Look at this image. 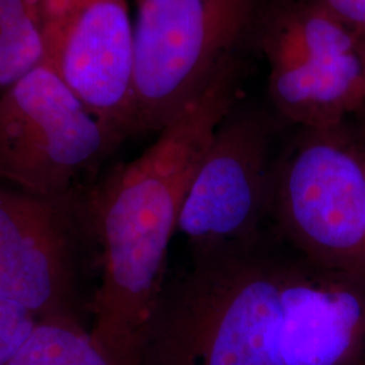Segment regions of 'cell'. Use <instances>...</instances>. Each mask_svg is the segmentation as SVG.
Listing matches in <instances>:
<instances>
[{
    "label": "cell",
    "mask_w": 365,
    "mask_h": 365,
    "mask_svg": "<svg viewBox=\"0 0 365 365\" xmlns=\"http://www.w3.org/2000/svg\"><path fill=\"white\" fill-rule=\"evenodd\" d=\"M238 91L233 58L141 156L114 167L84 194L99 265L90 331L119 365H141L184 197Z\"/></svg>",
    "instance_id": "cell-1"
},
{
    "label": "cell",
    "mask_w": 365,
    "mask_h": 365,
    "mask_svg": "<svg viewBox=\"0 0 365 365\" xmlns=\"http://www.w3.org/2000/svg\"><path fill=\"white\" fill-rule=\"evenodd\" d=\"M322 272L271 227L194 249L191 265L165 280L141 365H286Z\"/></svg>",
    "instance_id": "cell-2"
},
{
    "label": "cell",
    "mask_w": 365,
    "mask_h": 365,
    "mask_svg": "<svg viewBox=\"0 0 365 365\" xmlns=\"http://www.w3.org/2000/svg\"><path fill=\"white\" fill-rule=\"evenodd\" d=\"M268 221L307 260L365 279V135L354 122L300 128L274 163Z\"/></svg>",
    "instance_id": "cell-3"
},
{
    "label": "cell",
    "mask_w": 365,
    "mask_h": 365,
    "mask_svg": "<svg viewBox=\"0 0 365 365\" xmlns=\"http://www.w3.org/2000/svg\"><path fill=\"white\" fill-rule=\"evenodd\" d=\"M260 0H143L133 41L131 134L160 133L233 60Z\"/></svg>",
    "instance_id": "cell-4"
},
{
    "label": "cell",
    "mask_w": 365,
    "mask_h": 365,
    "mask_svg": "<svg viewBox=\"0 0 365 365\" xmlns=\"http://www.w3.org/2000/svg\"><path fill=\"white\" fill-rule=\"evenodd\" d=\"M96 250L84 194L43 196L0 182V294L38 321L83 322V276Z\"/></svg>",
    "instance_id": "cell-5"
},
{
    "label": "cell",
    "mask_w": 365,
    "mask_h": 365,
    "mask_svg": "<svg viewBox=\"0 0 365 365\" xmlns=\"http://www.w3.org/2000/svg\"><path fill=\"white\" fill-rule=\"evenodd\" d=\"M118 143L48 66L0 93V182L43 196L75 192Z\"/></svg>",
    "instance_id": "cell-6"
},
{
    "label": "cell",
    "mask_w": 365,
    "mask_h": 365,
    "mask_svg": "<svg viewBox=\"0 0 365 365\" xmlns=\"http://www.w3.org/2000/svg\"><path fill=\"white\" fill-rule=\"evenodd\" d=\"M48 66L118 144L131 137L134 26L126 0H37Z\"/></svg>",
    "instance_id": "cell-7"
},
{
    "label": "cell",
    "mask_w": 365,
    "mask_h": 365,
    "mask_svg": "<svg viewBox=\"0 0 365 365\" xmlns=\"http://www.w3.org/2000/svg\"><path fill=\"white\" fill-rule=\"evenodd\" d=\"M264 118L235 113L222 120L188 187L178 232L194 249L249 240L268 221L274 164Z\"/></svg>",
    "instance_id": "cell-8"
},
{
    "label": "cell",
    "mask_w": 365,
    "mask_h": 365,
    "mask_svg": "<svg viewBox=\"0 0 365 365\" xmlns=\"http://www.w3.org/2000/svg\"><path fill=\"white\" fill-rule=\"evenodd\" d=\"M276 110L300 128H327L353 117L365 103V43L351 52L271 68Z\"/></svg>",
    "instance_id": "cell-9"
},
{
    "label": "cell",
    "mask_w": 365,
    "mask_h": 365,
    "mask_svg": "<svg viewBox=\"0 0 365 365\" xmlns=\"http://www.w3.org/2000/svg\"><path fill=\"white\" fill-rule=\"evenodd\" d=\"M261 43L271 68H282L351 52L363 38L313 1L298 0L269 13Z\"/></svg>",
    "instance_id": "cell-10"
},
{
    "label": "cell",
    "mask_w": 365,
    "mask_h": 365,
    "mask_svg": "<svg viewBox=\"0 0 365 365\" xmlns=\"http://www.w3.org/2000/svg\"><path fill=\"white\" fill-rule=\"evenodd\" d=\"M6 365H119L92 339L84 324L38 321Z\"/></svg>",
    "instance_id": "cell-11"
},
{
    "label": "cell",
    "mask_w": 365,
    "mask_h": 365,
    "mask_svg": "<svg viewBox=\"0 0 365 365\" xmlns=\"http://www.w3.org/2000/svg\"><path fill=\"white\" fill-rule=\"evenodd\" d=\"M42 60L37 0H0V93Z\"/></svg>",
    "instance_id": "cell-12"
},
{
    "label": "cell",
    "mask_w": 365,
    "mask_h": 365,
    "mask_svg": "<svg viewBox=\"0 0 365 365\" xmlns=\"http://www.w3.org/2000/svg\"><path fill=\"white\" fill-rule=\"evenodd\" d=\"M38 319L24 306L0 294V365H6L24 345Z\"/></svg>",
    "instance_id": "cell-13"
},
{
    "label": "cell",
    "mask_w": 365,
    "mask_h": 365,
    "mask_svg": "<svg viewBox=\"0 0 365 365\" xmlns=\"http://www.w3.org/2000/svg\"><path fill=\"white\" fill-rule=\"evenodd\" d=\"M365 38V0H310Z\"/></svg>",
    "instance_id": "cell-14"
},
{
    "label": "cell",
    "mask_w": 365,
    "mask_h": 365,
    "mask_svg": "<svg viewBox=\"0 0 365 365\" xmlns=\"http://www.w3.org/2000/svg\"><path fill=\"white\" fill-rule=\"evenodd\" d=\"M353 122L365 135V103L360 107V110L353 115Z\"/></svg>",
    "instance_id": "cell-15"
},
{
    "label": "cell",
    "mask_w": 365,
    "mask_h": 365,
    "mask_svg": "<svg viewBox=\"0 0 365 365\" xmlns=\"http://www.w3.org/2000/svg\"><path fill=\"white\" fill-rule=\"evenodd\" d=\"M141 1H143V0H137V1H135V3H137V6H138Z\"/></svg>",
    "instance_id": "cell-16"
},
{
    "label": "cell",
    "mask_w": 365,
    "mask_h": 365,
    "mask_svg": "<svg viewBox=\"0 0 365 365\" xmlns=\"http://www.w3.org/2000/svg\"><path fill=\"white\" fill-rule=\"evenodd\" d=\"M361 38H363V37H361ZM363 39H364V43H365V38H363Z\"/></svg>",
    "instance_id": "cell-17"
},
{
    "label": "cell",
    "mask_w": 365,
    "mask_h": 365,
    "mask_svg": "<svg viewBox=\"0 0 365 365\" xmlns=\"http://www.w3.org/2000/svg\"><path fill=\"white\" fill-rule=\"evenodd\" d=\"M135 1H137V0H135Z\"/></svg>",
    "instance_id": "cell-18"
}]
</instances>
